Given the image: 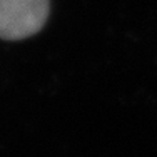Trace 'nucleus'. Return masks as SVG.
Wrapping results in <instances>:
<instances>
[{"label": "nucleus", "instance_id": "1", "mask_svg": "<svg viewBox=\"0 0 157 157\" xmlns=\"http://www.w3.org/2000/svg\"><path fill=\"white\" fill-rule=\"evenodd\" d=\"M50 0H0V39L24 40L47 24Z\"/></svg>", "mask_w": 157, "mask_h": 157}]
</instances>
